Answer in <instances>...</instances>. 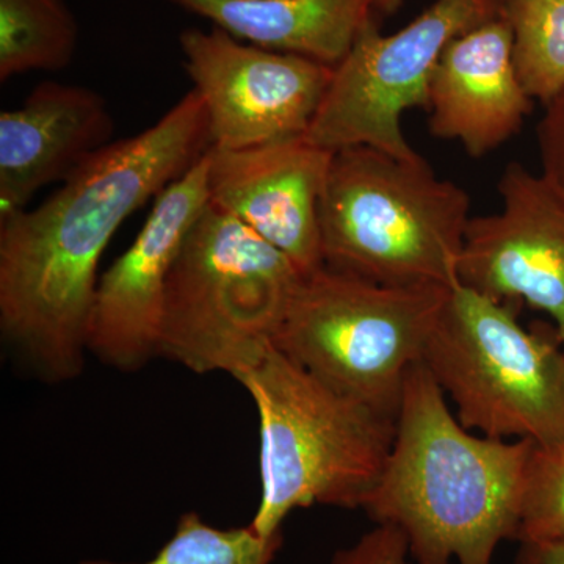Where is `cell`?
<instances>
[{
  "label": "cell",
  "mask_w": 564,
  "mask_h": 564,
  "mask_svg": "<svg viewBox=\"0 0 564 564\" xmlns=\"http://www.w3.org/2000/svg\"><path fill=\"white\" fill-rule=\"evenodd\" d=\"M469 209L467 193L422 155L333 152L321 199L323 262L381 285L455 288Z\"/></svg>",
  "instance_id": "277c9868"
},
{
  "label": "cell",
  "mask_w": 564,
  "mask_h": 564,
  "mask_svg": "<svg viewBox=\"0 0 564 564\" xmlns=\"http://www.w3.org/2000/svg\"><path fill=\"white\" fill-rule=\"evenodd\" d=\"M533 99L516 70L513 32L502 17L445 47L430 84V131L484 158L521 131Z\"/></svg>",
  "instance_id": "4fadbf2b"
},
{
  "label": "cell",
  "mask_w": 564,
  "mask_h": 564,
  "mask_svg": "<svg viewBox=\"0 0 564 564\" xmlns=\"http://www.w3.org/2000/svg\"><path fill=\"white\" fill-rule=\"evenodd\" d=\"M302 276L284 252L207 204L170 274L159 356L236 380L273 344Z\"/></svg>",
  "instance_id": "5b68a950"
},
{
  "label": "cell",
  "mask_w": 564,
  "mask_h": 564,
  "mask_svg": "<svg viewBox=\"0 0 564 564\" xmlns=\"http://www.w3.org/2000/svg\"><path fill=\"white\" fill-rule=\"evenodd\" d=\"M410 547L397 527L377 524L356 543L334 554L332 564H408Z\"/></svg>",
  "instance_id": "44dd1931"
},
{
  "label": "cell",
  "mask_w": 564,
  "mask_h": 564,
  "mask_svg": "<svg viewBox=\"0 0 564 564\" xmlns=\"http://www.w3.org/2000/svg\"><path fill=\"white\" fill-rule=\"evenodd\" d=\"M180 46L214 150L304 135L333 76L322 63L245 43L218 28L187 29Z\"/></svg>",
  "instance_id": "9c48e42d"
},
{
  "label": "cell",
  "mask_w": 564,
  "mask_h": 564,
  "mask_svg": "<svg viewBox=\"0 0 564 564\" xmlns=\"http://www.w3.org/2000/svg\"><path fill=\"white\" fill-rule=\"evenodd\" d=\"M282 545V532L262 536L250 524L218 529L196 511L182 514L173 536L143 563L84 560L79 564H272Z\"/></svg>",
  "instance_id": "ac0fdd59"
},
{
  "label": "cell",
  "mask_w": 564,
  "mask_h": 564,
  "mask_svg": "<svg viewBox=\"0 0 564 564\" xmlns=\"http://www.w3.org/2000/svg\"><path fill=\"white\" fill-rule=\"evenodd\" d=\"M79 28L63 0H0V80L73 62Z\"/></svg>",
  "instance_id": "2e32d148"
},
{
  "label": "cell",
  "mask_w": 564,
  "mask_h": 564,
  "mask_svg": "<svg viewBox=\"0 0 564 564\" xmlns=\"http://www.w3.org/2000/svg\"><path fill=\"white\" fill-rule=\"evenodd\" d=\"M448 291L381 285L323 265L296 284L273 344L337 391L397 417Z\"/></svg>",
  "instance_id": "8992f818"
},
{
  "label": "cell",
  "mask_w": 564,
  "mask_h": 564,
  "mask_svg": "<svg viewBox=\"0 0 564 564\" xmlns=\"http://www.w3.org/2000/svg\"><path fill=\"white\" fill-rule=\"evenodd\" d=\"M250 393L261 432V502L250 525L281 533L299 508H361L395 436L386 414L293 361L272 344L236 378Z\"/></svg>",
  "instance_id": "3957f363"
},
{
  "label": "cell",
  "mask_w": 564,
  "mask_h": 564,
  "mask_svg": "<svg viewBox=\"0 0 564 564\" xmlns=\"http://www.w3.org/2000/svg\"><path fill=\"white\" fill-rule=\"evenodd\" d=\"M467 430L494 440L564 443V347L525 329L516 304L458 284L422 356Z\"/></svg>",
  "instance_id": "52a82bcc"
},
{
  "label": "cell",
  "mask_w": 564,
  "mask_h": 564,
  "mask_svg": "<svg viewBox=\"0 0 564 564\" xmlns=\"http://www.w3.org/2000/svg\"><path fill=\"white\" fill-rule=\"evenodd\" d=\"M500 17L513 32L522 87L545 106L564 90V0H502Z\"/></svg>",
  "instance_id": "e0dca14e"
},
{
  "label": "cell",
  "mask_w": 564,
  "mask_h": 564,
  "mask_svg": "<svg viewBox=\"0 0 564 564\" xmlns=\"http://www.w3.org/2000/svg\"><path fill=\"white\" fill-rule=\"evenodd\" d=\"M516 541L564 543V443L533 445Z\"/></svg>",
  "instance_id": "d6986e66"
},
{
  "label": "cell",
  "mask_w": 564,
  "mask_h": 564,
  "mask_svg": "<svg viewBox=\"0 0 564 564\" xmlns=\"http://www.w3.org/2000/svg\"><path fill=\"white\" fill-rule=\"evenodd\" d=\"M500 11L502 0H436L388 36L370 18L333 69L304 137L329 152L369 147L404 161L421 158L404 139L403 111L429 109L430 84L445 47Z\"/></svg>",
  "instance_id": "ba28073f"
},
{
  "label": "cell",
  "mask_w": 564,
  "mask_h": 564,
  "mask_svg": "<svg viewBox=\"0 0 564 564\" xmlns=\"http://www.w3.org/2000/svg\"><path fill=\"white\" fill-rule=\"evenodd\" d=\"M408 564H410V563H408Z\"/></svg>",
  "instance_id": "cb8c5ba5"
},
{
  "label": "cell",
  "mask_w": 564,
  "mask_h": 564,
  "mask_svg": "<svg viewBox=\"0 0 564 564\" xmlns=\"http://www.w3.org/2000/svg\"><path fill=\"white\" fill-rule=\"evenodd\" d=\"M207 204L206 152L155 198L131 247L99 280L88 352L106 366L133 372L158 358L170 274Z\"/></svg>",
  "instance_id": "30bf717a"
},
{
  "label": "cell",
  "mask_w": 564,
  "mask_h": 564,
  "mask_svg": "<svg viewBox=\"0 0 564 564\" xmlns=\"http://www.w3.org/2000/svg\"><path fill=\"white\" fill-rule=\"evenodd\" d=\"M333 152L304 135L207 151L209 203L291 259L302 274L325 265L321 199Z\"/></svg>",
  "instance_id": "7c38bea8"
},
{
  "label": "cell",
  "mask_w": 564,
  "mask_h": 564,
  "mask_svg": "<svg viewBox=\"0 0 564 564\" xmlns=\"http://www.w3.org/2000/svg\"><path fill=\"white\" fill-rule=\"evenodd\" d=\"M403 0H377L375 11H380L383 14H391L393 11L399 10Z\"/></svg>",
  "instance_id": "603a6c76"
},
{
  "label": "cell",
  "mask_w": 564,
  "mask_h": 564,
  "mask_svg": "<svg viewBox=\"0 0 564 564\" xmlns=\"http://www.w3.org/2000/svg\"><path fill=\"white\" fill-rule=\"evenodd\" d=\"M541 176L564 204V90L544 106L536 128Z\"/></svg>",
  "instance_id": "ffe728a7"
},
{
  "label": "cell",
  "mask_w": 564,
  "mask_h": 564,
  "mask_svg": "<svg viewBox=\"0 0 564 564\" xmlns=\"http://www.w3.org/2000/svg\"><path fill=\"white\" fill-rule=\"evenodd\" d=\"M499 193L502 209L467 225L458 284L543 311L564 347V204L519 162L508 163Z\"/></svg>",
  "instance_id": "8fae6325"
},
{
  "label": "cell",
  "mask_w": 564,
  "mask_h": 564,
  "mask_svg": "<svg viewBox=\"0 0 564 564\" xmlns=\"http://www.w3.org/2000/svg\"><path fill=\"white\" fill-rule=\"evenodd\" d=\"M516 564H564V543H524Z\"/></svg>",
  "instance_id": "7402d4cb"
},
{
  "label": "cell",
  "mask_w": 564,
  "mask_h": 564,
  "mask_svg": "<svg viewBox=\"0 0 564 564\" xmlns=\"http://www.w3.org/2000/svg\"><path fill=\"white\" fill-rule=\"evenodd\" d=\"M209 150L206 109L191 90L150 128L91 155L40 206L0 215V329L43 380L84 370L115 232Z\"/></svg>",
  "instance_id": "6da1fadb"
},
{
  "label": "cell",
  "mask_w": 564,
  "mask_h": 564,
  "mask_svg": "<svg viewBox=\"0 0 564 564\" xmlns=\"http://www.w3.org/2000/svg\"><path fill=\"white\" fill-rule=\"evenodd\" d=\"M533 445L467 430L415 364L391 452L361 510L402 530L414 564H492L500 543L516 541Z\"/></svg>",
  "instance_id": "7a4b0ae2"
},
{
  "label": "cell",
  "mask_w": 564,
  "mask_h": 564,
  "mask_svg": "<svg viewBox=\"0 0 564 564\" xmlns=\"http://www.w3.org/2000/svg\"><path fill=\"white\" fill-rule=\"evenodd\" d=\"M265 50L336 68L377 0H165Z\"/></svg>",
  "instance_id": "9a60e30c"
},
{
  "label": "cell",
  "mask_w": 564,
  "mask_h": 564,
  "mask_svg": "<svg viewBox=\"0 0 564 564\" xmlns=\"http://www.w3.org/2000/svg\"><path fill=\"white\" fill-rule=\"evenodd\" d=\"M106 99L82 85L47 80L18 109L0 113V215L25 209L111 143Z\"/></svg>",
  "instance_id": "5bb4252c"
}]
</instances>
